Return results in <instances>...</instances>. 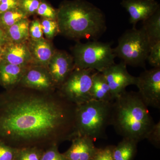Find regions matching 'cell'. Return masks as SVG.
I'll return each mask as SVG.
<instances>
[{"instance_id":"31","label":"cell","mask_w":160,"mask_h":160,"mask_svg":"<svg viewBox=\"0 0 160 160\" xmlns=\"http://www.w3.org/2000/svg\"><path fill=\"white\" fill-rule=\"evenodd\" d=\"M114 146H109L104 149H98L92 160H114L113 157Z\"/></svg>"},{"instance_id":"32","label":"cell","mask_w":160,"mask_h":160,"mask_svg":"<svg viewBox=\"0 0 160 160\" xmlns=\"http://www.w3.org/2000/svg\"><path fill=\"white\" fill-rule=\"evenodd\" d=\"M18 6V0H2L0 2V14Z\"/></svg>"},{"instance_id":"27","label":"cell","mask_w":160,"mask_h":160,"mask_svg":"<svg viewBox=\"0 0 160 160\" xmlns=\"http://www.w3.org/2000/svg\"><path fill=\"white\" fill-rule=\"evenodd\" d=\"M146 61L153 68L160 67V42L151 46Z\"/></svg>"},{"instance_id":"21","label":"cell","mask_w":160,"mask_h":160,"mask_svg":"<svg viewBox=\"0 0 160 160\" xmlns=\"http://www.w3.org/2000/svg\"><path fill=\"white\" fill-rule=\"evenodd\" d=\"M28 18L24 12L17 7L0 14V26L6 30L19 21Z\"/></svg>"},{"instance_id":"24","label":"cell","mask_w":160,"mask_h":160,"mask_svg":"<svg viewBox=\"0 0 160 160\" xmlns=\"http://www.w3.org/2000/svg\"><path fill=\"white\" fill-rule=\"evenodd\" d=\"M57 9H55L46 0H40V3L36 14L43 18L57 20Z\"/></svg>"},{"instance_id":"26","label":"cell","mask_w":160,"mask_h":160,"mask_svg":"<svg viewBox=\"0 0 160 160\" xmlns=\"http://www.w3.org/2000/svg\"><path fill=\"white\" fill-rule=\"evenodd\" d=\"M41 160H68L58 150V145H53L44 150Z\"/></svg>"},{"instance_id":"6","label":"cell","mask_w":160,"mask_h":160,"mask_svg":"<svg viewBox=\"0 0 160 160\" xmlns=\"http://www.w3.org/2000/svg\"><path fill=\"white\" fill-rule=\"evenodd\" d=\"M150 47L142 29L133 27L123 33L118 39L117 46L113 49L116 57L126 65L145 68Z\"/></svg>"},{"instance_id":"12","label":"cell","mask_w":160,"mask_h":160,"mask_svg":"<svg viewBox=\"0 0 160 160\" xmlns=\"http://www.w3.org/2000/svg\"><path fill=\"white\" fill-rule=\"evenodd\" d=\"M121 6L129 15V22L135 27L140 21H144L160 8L155 0H122Z\"/></svg>"},{"instance_id":"4","label":"cell","mask_w":160,"mask_h":160,"mask_svg":"<svg viewBox=\"0 0 160 160\" xmlns=\"http://www.w3.org/2000/svg\"><path fill=\"white\" fill-rule=\"evenodd\" d=\"M113 102L91 100L77 105L75 137L86 136L94 141L106 138V129L111 125Z\"/></svg>"},{"instance_id":"5","label":"cell","mask_w":160,"mask_h":160,"mask_svg":"<svg viewBox=\"0 0 160 160\" xmlns=\"http://www.w3.org/2000/svg\"><path fill=\"white\" fill-rule=\"evenodd\" d=\"M75 67L102 72L115 63L116 57L109 43L97 40L78 42L72 49Z\"/></svg>"},{"instance_id":"8","label":"cell","mask_w":160,"mask_h":160,"mask_svg":"<svg viewBox=\"0 0 160 160\" xmlns=\"http://www.w3.org/2000/svg\"><path fill=\"white\" fill-rule=\"evenodd\" d=\"M138 93L147 107L160 108V67L146 70L137 77Z\"/></svg>"},{"instance_id":"9","label":"cell","mask_w":160,"mask_h":160,"mask_svg":"<svg viewBox=\"0 0 160 160\" xmlns=\"http://www.w3.org/2000/svg\"><path fill=\"white\" fill-rule=\"evenodd\" d=\"M127 65L122 61L114 63L102 72L109 85L113 100L126 91L130 85H135L137 77L131 75L127 70Z\"/></svg>"},{"instance_id":"25","label":"cell","mask_w":160,"mask_h":160,"mask_svg":"<svg viewBox=\"0 0 160 160\" xmlns=\"http://www.w3.org/2000/svg\"><path fill=\"white\" fill-rule=\"evenodd\" d=\"M40 0H18V6L27 16L36 14Z\"/></svg>"},{"instance_id":"18","label":"cell","mask_w":160,"mask_h":160,"mask_svg":"<svg viewBox=\"0 0 160 160\" xmlns=\"http://www.w3.org/2000/svg\"><path fill=\"white\" fill-rule=\"evenodd\" d=\"M142 29L151 46L160 42V8L152 15L142 22Z\"/></svg>"},{"instance_id":"28","label":"cell","mask_w":160,"mask_h":160,"mask_svg":"<svg viewBox=\"0 0 160 160\" xmlns=\"http://www.w3.org/2000/svg\"><path fill=\"white\" fill-rule=\"evenodd\" d=\"M29 33V39L37 41L44 38L41 21L40 20L36 19L30 22Z\"/></svg>"},{"instance_id":"17","label":"cell","mask_w":160,"mask_h":160,"mask_svg":"<svg viewBox=\"0 0 160 160\" xmlns=\"http://www.w3.org/2000/svg\"><path fill=\"white\" fill-rule=\"evenodd\" d=\"M91 100L102 102H113L107 81L103 73L96 71L92 77L90 89Z\"/></svg>"},{"instance_id":"19","label":"cell","mask_w":160,"mask_h":160,"mask_svg":"<svg viewBox=\"0 0 160 160\" xmlns=\"http://www.w3.org/2000/svg\"><path fill=\"white\" fill-rule=\"evenodd\" d=\"M29 23L28 18L23 19L5 30L10 43H24L28 41Z\"/></svg>"},{"instance_id":"15","label":"cell","mask_w":160,"mask_h":160,"mask_svg":"<svg viewBox=\"0 0 160 160\" xmlns=\"http://www.w3.org/2000/svg\"><path fill=\"white\" fill-rule=\"evenodd\" d=\"M28 67L10 64L0 59V85L6 90L18 87Z\"/></svg>"},{"instance_id":"22","label":"cell","mask_w":160,"mask_h":160,"mask_svg":"<svg viewBox=\"0 0 160 160\" xmlns=\"http://www.w3.org/2000/svg\"><path fill=\"white\" fill-rule=\"evenodd\" d=\"M44 151L37 147L18 148L14 160H41Z\"/></svg>"},{"instance_id":"11","label":"cell","mask_w":160,"mask_h":160,"mask_svg":"<svg viewBox=\"0 0 160 160\" xmlns=\"http://www.w3.org/2000/svg\"><path fill=\"white\" fill-rule=\"evenodd\" d=\"M47 68L58 89L74 69L73 57L66 52L55 50Z\"/></svg>"},{"instance_id":"3","label":"cell","mask_w":160,"mask_h":160,"mask_svg":"<svg viewBox=\"0 0 160 160\" xmlns=\"http://www.w3.org/2000/svg\"><path fill=\"white\" fill-rule=\"evenodd\" d=\"M154 124L138 92L126 90L113 101L111 125L123 138L138 142L146 139Z\"/></svg>"},{"instance_id":"23","label":"cell","mask_w":160,"mask_h":160,"mask_svg":"<svg viewBox=\"0 0 160 160\" xmlns=\"http://www.w3.org/2000/svg\"><path fill=\"white\" fill-rule=\"evenodd\" d=\"M43 34L48 39L51 40L59 33L57 20L43 18L41 22Z\"/></svg>"},{"instance_id":"7","label":"cell","mask_w":160,"mask_h":160,"mask_svg":"<svg viewBox=\"0 0 160 160\" xmlns=\"http://www.w3.org/2000/svg\"><path fill=\"white\" fill-rule=\"evenodd\" d=\"M96 71L75 67L58 91L63 97L76 105L91 100L92 77Z\"/></svg>"},{"instance_id":"13","label":"cell","mask_w":160,"mask_h":160,"mask_svg":"<svg viewBox=\"0 0 160 160\" xmlns=\"http://www.w3.org/2000/svg\"><path fill=\"white\" fill-rule=\"evenodd\" d=\"M71 141V146L63 153L68 160H92L98 149L88 137L77 136Z\"/></svg>"},{"instance_id":"30","label":"cell","mask_w":160,"mask_h":160,"mask_svg":"<svg viewBox=\"0 0 160 160\" xmlns=\"http://www.w3.org/2000/svg\"><path fill=\"white\" fill-rule=\"evenodd\" d=\"M155 147H159L160 144V122L155 123L146 138Z\"/></svg>"},{"instance_id":"10","label":"cell","mask_w":160,"mask_h":160,"mask_svg":"<svg viewBox=\"0 0 160 160\" xmlns=\"http://www.w3.org/2000/svg\"><path fill=\"white\" fill-rule=\"evenodd\" d=\"M18 86L41 92L57 89L47 68L35 65L28 67Z\"/></svg>"},{"instance_id":"2","label":"cell","mask_w":160,"mask_h":160,"mask_svg":"<svg viewBox=\"0 0 160 160\" xmlns=\"http://www.w3.org/2000/svg\"><path fill=\"white\" fill-rule=\"evenodd\" d=\"M59 33L79 40H97L106 31V17L102 10L86 0L64 1L57 9Z\"/></svg>"},{"instance_id":"33","label":"cell","mask_w":160,"mask_h":160,"mask_svg":"<svg viewBox=\"0 0 160 160\" xmlns=\"http://www.w3.org/2000/svg\"><path fill=\"white\" fill-rule=\"evenodd\" d=\"M9 43H10V42L8 39L6 31L0 26V46L3 48Z\"/></svg>"},{"instance_id":"29","label":"cell","mask_w":160,"mask_h":160,"mask_svg":"<svg viewBox=\"0 0 160 160\" xmlns=\"http://www.w3.org/2000/svg\"><path fill=\"white\" fill-rule=\"evenodd\" d=\"M18 148L0 141V160H14Z\"/></svg>"},{"instance_id":"14","label":"cell","mask_w":160,"mask_h":160,"mask_svg":"<svg viewBox=\"0 0 160 160\" xmlns=\"http://www.w3.org/2000/svg\"><path fill=\"white\" fill-rule=\"evenodd\" d=\"M27 42L7 44L3 47L2 53L0 59L18 66L32 65V58Z\"/></svg>"},{"instance_id":"1","label":"cell","mask_w":160,"mask_h":160,"mask_svg":"<svg viewBox=\"0 0 160 160\" xmlns=\"http://www.w3.org/2000/svg\"><path fill=\"white\" fill-rule=\"evenodd\" d=\"M77 105L57 89L37 91L18 86L0 93V141L16 148L45 150L75 137Z\"/></svg>"},{"instance_id":"20","label":"cell","mask_w":160,"mask_h":160,"mask_svg":"<svg viewBox=\"0 0 160 160\" xmlns=\"http://www.w3.org/2000/svg\"><path fill=\"white\" fill-rule=\"evenodd\" d=\"M137 142L128 138H123L113 147V157L114 160H132L136 153Z\"/></svg>"},{"instance_id":"35","label":"cell","mask_w":160,"mask_h":160,"mask_svg":"<svg viewBox=\"0 0 160 160\" xmlns=\"http://www.w3.org/2000/svg\"><path fill=\"white\" fill-rule=\"evenodd\" d=\"M1 1H2V0H0V2H1Z\"/></svg>"},{"instance_id":"34","label":"cell","mask_w":160,"mask_h":160,"mask_svg":"<svg viewBox=\"0 0 160 160\" xmlns=\"http://www.w3.org/2000/svg\"><path fill=\"white\" fill-rule=\"evenodd\" d=\"M3 52V48L2 47H1L0 46V58L1 57V56H2V53Z\"/></svg>"},{"instance_id":"16","label":"cell","mask_w":160,"mask_h":160,"mask_svg":"<svg viewBox=\"0 0 160 160\" xmlns=\"http://www.w3.org/2000/svg\"><path fill=\"white\" fill-rule=\"evenodd\" d=\"M32 60V65L46 67L55 51L52 45L44 38L37 40H28L27 42Z\"/></svg>"}]
</instances>
